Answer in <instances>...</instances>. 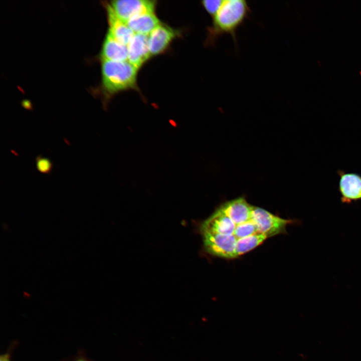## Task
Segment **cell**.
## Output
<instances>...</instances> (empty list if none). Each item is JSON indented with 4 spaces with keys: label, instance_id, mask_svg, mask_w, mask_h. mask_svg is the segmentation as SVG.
Returning a JSON list of instances; mask_svg holds the SVG:
<instances>
[{
    "label": "cell",
    "instance_id": "cell-3",
    "mask_svg": "<svg viewBox=\"0 0 361 361\" xmlns=\"http://www.w3.org/2000/svg\"><path fill=\"white\" fill-rule=\"evenodd\" d=\"M137 70L128 61H102V83L104 91L112 95L134 87Z\"/></svg>",
    "mask_w": 361,
    "mask_h": 361
},
{
    "label": "cell",
    "instance_id": "cell-12",
    "mask_svg": "<svg viewBox=\"0 0 361 361\" xmlns=\"http://www.w3.org/2000/svg\"><path fill=\"white\" fill-rule=\"evenodd\" d=\"M36 167L40 172L48 173L52 169V163L48 158L38 156L36 158Z\"/></svg>",
    "mask_w": 361,
    "mask_h": 361
},
{
    "label": "cell",
    "instance_id": "cell-6",
    "mask_svg": "<svg viewBox=\"0 0 361 361\" xmlns=\"http://www.w3.org/2000/svg\"><path fill=\"white\" fill-rule=\"evenodd\" d=\"M147 35L135 34L127 46L128 61L137 69L150 56Z\"/></svg>",
    "mask_w": 361,
    "mask_h": 361
},
{
    "label": "cell",
    "instance_id": "cell-11",
    "mask_svg": "<svg viewBox=\"0 0 361 361\" xmlns=\"http://www.w3.org/2000/svg\"><path fill=\"white\" fill-rule=\"evenodd\" d=\"M223 0H207L202 2V5L207 12L213 17L216 14L223 4Z\"/></svg>",
    "mask_w": 361,
    "mask_h": 361
},
{
    "label": "cell",
    "instance_id": "cell-9",
    "mask_svg": "<svg viewBox=\"0 0 361 361\" xmlns=\"http://www.w3.org/2000/svg\"><path fill=\"white\" fill-rule=\"evenodd\" d=\"M100 56L102 61H126L128 59L127 46L116 40L108 31L102 46Z\"/></svg>",
    "mask_w": 361,
    "mask_h": 361
},
{
    "label": "cell",
    "instance_id": "cell-13",
    "mask_svg": "<svg viewBox=\"0 0 361 361\" xmlns=\"http://www.w3.org/2000/svg\"><path fill=\"white\" fill-rule=\"evenodd\" d=\"M77 361H86V360H83V359H80V360H77Z\"/></svg>",
    "mask_w": 361,
    "mask_h": 361
},
{
    "label": "cell",
    "instance_id": "cell-10",
    "mask_svg": "<svg viewBox=\"0 0 361 361\" xmlns=\"http://www.w3.org/2000/svg\"><path fill=\"white\" fill-rule=\"evenodd\" d=\"M126 24L135 34L147 35L160 23L154 12H151L135 16Z\"/></svg>",
    "mask_w": 361,
    "mask_h": 361
},
{
    "label": "cell",
    "instance_id": "cell-5",
    "mask_svg": "<svg viewBox=\"0 0 361 361\" xmlns=\"http://www.w3.org/2000/svg\"><path fill=\"white\" fill-rule=\"evenodd\" d=\"M338 191L342 203L350 204L361 200V175L357 173L346 172L338 169Z\"/></svg>",
    "mask_w": 361,
    "mask_h": 361
},
{
    "label": "cell",
    "instance_id": "cell-8",
    "mask_svg": "<svg viewBox=\"0 0 361 361\" xmlns=\"http://www.w3.org/2000/svg\"><path fill=\"white\" fill-rule=\"evenodd\" d=\"M106 8L109 25L108 31L116 40L127 46L135 33L116 16L110 5H107Z\"/></svg>",
    "mask_w": 361,
    "mask_h": 361
},
{
    "label": "cell",
    "instance_id": "cell-2",
    "mask_svg": "<svg viewBox=\"0 0 361 361\" xmlns=\"http://www.w3.org/2000/svg\"><path fill=\"white\" fill-rule=\"evenodd\" d=\"M250 13V7L245 0L224 1L213 17L212 26L209 29L210 41L213 43L220 37L229 34L236 42L237 30L244 24Z\"/></svg>",
    "mask_w": 361,
    "mask_h": 361
},
{
    "label": "cell",
    "instance_id": "cell-4",
    "mask_svg": "<svg viewBox=\"0 0 361 361\" xmlns=\"http://www.w3.org/2000/svg\"><path fill=\"white\" fill-rule=\"evenodd\" d=\"M116 16L126 23L137 15L154 12L155 2L148 0H118L110 5Z\"/></svg>",
    "mask_w": 361,
    "mask_h": 361
},
{
    "label": "cell",
    "instance_id": "cell-1",
    "mask_svg": "<svg viewBox=\"0 0 361 361\" xmlns=\"http://www.w3.org/2000/svg\"><path fill=\"white\" fill-rule=\"evenodd\" d=\"M285 219L239 197L220 205L200 225L205 251L215 257L237 258L267 239L286 233Z\"/></svg>",
    "mask_w": 361,
    "mask_h": 361
},
{
    "label": "cell",
    "instance_id": "cell-7",
    "mask_svg": "<svg viewBox=\"0 0 361 361\" xmlns=\"http://www.w3.org/2000/svg\"><path fill=\"white\" fill-rule=\"evenodd\" d=\"M175 36V33L171 28L160 24L148 36V45L150 56L162 52Z\"/></svg>",
    "mask_w": 361,
    "mask_h": 361
},
{
    "label": "cell",
    "instance_id": "cell-14",
    "mask_svg": "<svg viewBox=\"0 0 361 361\" xmlns=\"http://www.w3.org/2000/svg\"><path fill=\"white\" fill-rule=\"evenodd\" d=\"M360 75H361V71L360 72Z\"/></svg>",
    "mask_w": 361,
    "mask_h": 361
}]
</instances>
